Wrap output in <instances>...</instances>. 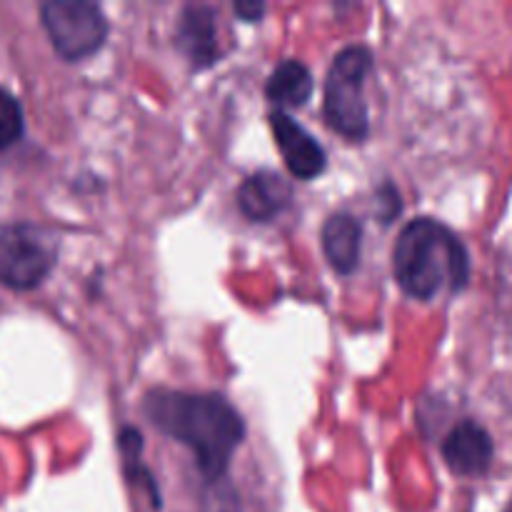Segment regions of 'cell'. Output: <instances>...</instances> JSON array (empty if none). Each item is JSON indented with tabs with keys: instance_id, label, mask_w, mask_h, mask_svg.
<instances>
[{
	"instance_id": "6da1fadb",
	"label": "cell",
	"mask_w": 512,
	"mask_h": 512,
	"mask_svg": "<svg viewBox=\"0 0 512 512\" xmlns=\"http://www.w3.org/2000/svg\"><path fill=\"white\" fill-rule=\"evenodd\" d=\"M143 415L155 430L193 450L208 483L225 478L245 438V423L238 410L213 393L155 388L143 398Z\"/></svg>"
},
{
	"instance_id": "7a4b0ae2",
	"label": "cell",
	"mask_w": 512,
	"mask_h": 512,
	"mask_svg": "<svg viewBox=\"0 0 512 512\" xmlns=\"http://www.w3.org/2000/svg\"><path fill=\"white\" fill-rule=\"evenodd\" d=\"M393 273L405 295L433 300L440 290L460 293L470 280V258L458 235L435 218H415L400 230Z\"/></svg>"
},
{
	"instance_id": "3957f363",
	"label": "cell",
	"mask_w": 512,
	"mask_h": 512,
	"mask_svg": "<svg viewBox=\"0 0 512 512\" xmlns=\"http://www.w3.org/2000/svg\"><path fill=\"white\" fill-rule=\"evenodd\" d=\"M370 70L373 53L365 45H348L335 55L325 75V120L348 140H365L370 133V108L365 100V80Z\"/></svg>"
},
{
	"instance_id": "277c9868",
	"label": "cell",
	"mask_w": 512,
	"mask_h": 512,
	"mask_svg": "<svg viewBox=\"0 0 512 512\" xmlns=\"http://www.w3.org/2000/svg\"><path fill=\"white\" fill-rule=\"evenodd\" d=\"M58 245L45 228L10 223L0 228V283L10 290H33L55 268Z\"/></svg>"
},
{
	"instance_id": "5b68a950",
	"label": "cell",
	"mask_w": 512,
	"mask_h": 512,
	"mask_svg": "<svg viewBox=\"0 0 512 512\" xmlns=\"http://www.w3.org/2000/svg\"><path fill=\"white\" fill-rule=\"evenodd\" d=\"M40 20L55 53L68 63L98 53L108 38L103 8L90 0H48L40 5Z\"/></svg>"
},
{
	"instance_id": "8992f818",
	"label": "cell",
	"mask_w": 512,
	"mask_h": 512,
	"mask_svg": "<svg viewBox=\"0 0 512 512\" xmlns=\"http://www.w3.org/2000/svg\"><path fill=\"white\" fill-rule=\"evenodd\" d=\"M270 130L278 143L280 155H283L285 165L290 173L300 180L318 178L325 170V150L298 120L290 118L283 110L270 113Z\"/></svg>"
},
{
	"instance_id": "52a82bcc",
	"label": "cell",
	"mask_w": 512,
	"mask_h": 512,
	"mask_svg": "<svg viewBox=\"0 0 512 512\" xmlns=\"http://www.w3.org/2000/svg\"><path fill=\"white\" fill-rule=\"evenodd\" d=\"M495 445L488 430L475 420H463L448 433L443 443L445 465L460 478H480L493 465Z\"/></svg>"
},
{
	"instance_id": "ba28073f",
	"label": "cell",
	"mask_w": 512,
	"mask_h": 512,
	"mask_svg": "<svg viewBox=\"0 0 512 512\" xmlns=\"http://www.w3.org/2000/svg\"><path fill=\"white\" fill-rule=\"evenodd\" d=\"M293 200V185L280 173L260 170L243 180L238 188V208L253 223H268L283 213Z\"/></svg>"
},
{
	"instance_id": "9c48e42d",
	"label": "cell",
	"mask_w": 512,
	"mask_h": 512,
	"mask_svg": "<svg viewBox=\"0 0 512 512\" xmlns=\"http://www.w3.org/2000/svg\"><path fill=\"white\" fill-rule=\"evenodd\" d=\"M178 45L195 68H205L218 58V28H215V13L203 5H190L180 15Z\"/></svg>"
},
{
	"instance_id": "30bf717a",
	"label": "cell",
	"mask_w": 512,
	"mask_h": 512,
	"mask_svg": "<svg viewBox=\"0 0 512 512\" xmlns=\"http://www.w3.org/2000/svg\"><path fill=\"white\" fill-rule=\"evenodd\" d=\"M363 225L348 213H335L323 225V253L338 273L348 275L360 263Z\"/></svg>"
},
{
	"instance_id": "8fae6325",
	"label": "cell",
	"mask_w": 512,
	"mask_h": 512,
	"mask_svg": "<svg viewBox=\"0 0 512 512\" xmlns=\"http://www.w3.org/2000/svg\"><path fill=\"white\" fill-rule=\"evenodd\" d=\"M265 93L278 108H300L313 95V73L300 60H283L278 68L270 73Z\"/></svg>"
},
{
	"instance_id": "7c38bea8",
	"label": "cell",
	"mask_w": 512,
	"mask_h": 512,
	"mask_svg": "<svg viewBox=\"0 0 512 512\" xmlns=\"http://www.w3.org/2000/svg\"><path fill=\"white\" fill-rule=\"evenodd\" d=\"M25 118L20 100L10 90L0 88V150L10 148L23 138Z\"/></svg>"
},
{
	"instance_id": "4fadbf2b",
	"label": "cell",
	"mask_w": 512,
	"mask_h": 512,
	"mask_svg": "<svg viewBox=\"0 0 512 512\" xmlns=\"http://www.w3.org/2000/svg\"><path fill=\"white\" fill-rule=\"evenodd\" d=\"M235 13L240 15V20H248V23H255L260 20V15L265 13V5L263 3H238L235 5Z\"/></svg>"
},
{
	"instance_id": "5bb4252c",
	"label": "cell",
	"mask_w": 512,
	"mask_h": 512,
	"mask_svg": "<svg viewBox=\"0 0 512 512\" xmlns=\"http://www.w3.org/2000/svg\"><path fill=\"white\" fill-rule=\"evenodd\" d=\"M505 512H512V503L508 505V508H505Z\"/></svg>"
}]
</instances>
